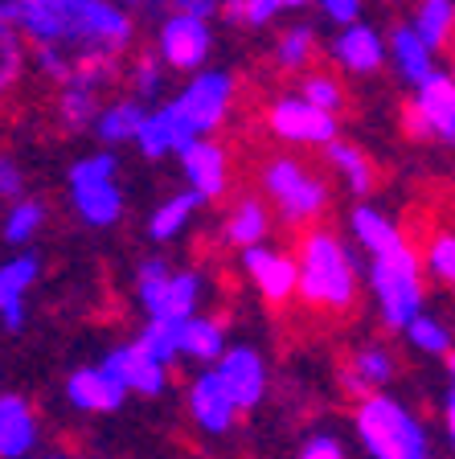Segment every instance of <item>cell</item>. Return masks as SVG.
Listing matches in <instances>:
<instances>
[{
	"label": "cell",
	"instance_id": "6da1fadb",
	"mask_svg": "<svg viewBox=\"0 0 455 459\" xmlns=\"http://www.w3.org/2000/svg\"><path fill=\"white\" fill-rule=\"evenodd\" d=\"M0 25H17L46 82L124 74L136 46V17L119 0H0Z\"/></svg>",
	"mask_w": 455,
	"mask_h": 459
},
{
	"label": "cell",
	"instance_id": "7a4b0ae2",
	"mask_svg": "<svg viewBox=\"0 0 455 459\" xmlns=\"http://www.w3.org/2000/svg\"><path fill=\"white\" fill-rule=\"evenodd\" d=\"M295 263H300V299L312 312L341 316L357 304L361 296V275L353 263V250L345 238L328 226H312L300 234L295 247Z\"/></svg>",
	"mask_w": 455,
	"mask_h": 459
},
{
	"label": "cell",
	"instance_id": "3957f363",
	"mask_svg": "<svg viewBox=\"0 0 455 459\" xmlns=\"http://www.w3.org/2000/svg\"><path fill=\"white\" fill-rule=\"evenodd\" d=\"M353 430L370 459H435L423 419L394 394L353 402Z\"/></svg>",
	"mask_w": 455,
	"mask_h": 459
},
{
	"label": "cell",
	"instance_id": "277c9868",
	"mask_svg": "<svg viewBox=\"0 0 455 459\" xmlns=\"http://www.w3.org/2000/svg\"><path fill=\"white\" fill-rule=\"evenodd\" d=\"M370 291L373 304H378V320L389 328V333H407L423 316V304H427V267H423V255L415 247H402L394 255L370 258Z\"/></svg>",
	"mask_w": 455,
	"mask_h": 459
},
{
	"label": "cell",
	"instance_id": "5b68a950",
	"mask_svg": "<svg viewBox=\"0 0 455 459\" xmlns=\"http://www.w3.org/2000/svg\"><path fill=\"white\" fill-rule=\"evenodd\" d=\"M258 185H263L267 205L287 221V226H308L320 221V213L328 210V181L312 164L295 152H276L267 156L263 172H258Z\"/></svg>",
	"mask_w": 455,
	"mask_h": 459
},
{
	"label": "cell",
	"instance_id": "8992f818",
	"mask_svg": "<svg viewBox=\"0 0 455 459\" xmlns=\"http://www.w3.org/2000/svg\"><path fill=\"white\" fill-rule=\"evenodd\" d=\"M70 185V205H74L78 221L91 230H111L124 218V189H119V160L115 152H91L78 156L66 172Z\"/></svg>",
	"mask_w": 455,
	"mask_h": 459
},
{
	"label": "cell",
	"instance_id": "52a82bcc",
	"mask_svg": "<svg viewBox=\"0 0 455 459\" xmlns=\"http://www.w3.org/2000/svg\"><path fill=\"white\" fill-rule=\"evenodd\" d=\"M234 99H238V82L230 70H201L169 99V107L189 140H214V132L226 127Z\"/></svg>",
	"mask_w": 455,
	"mask_h": 459
},
{
	"label": "cell",
	"instance_id": "ba28073f",
	"mask_svg": "<svg viewBox=\"0 0 455 459\" xmlns=\"http://www.w3.org/2000/svg\"><path fill=\"white\" fill-rule=\"evenodd\" d=\"M263 127L271 140L287 143V148H320V152H328L332 143L341 140V119L312 107L308 99L295 95V91L292 95H276L267 103Z\"/></svg>",
	"mask_w": 455,
	"mask_h": 459
},
{
	"label": "cell",
	"instance_id": "9c48e42d",
	"mask_svg": "<svg viewBox=\"0 0 455 459\" xmlns=\"http://www.w3.org/2000/svg\"><path fill=\"white\" fill-rule=\"evenodd\" d=\"M402 127H407L410 140L455 148V78H451V70H439L431 82L410 91L407 107H402Z\"/></svg>",
	"mask_w": 455,
	"mask_h": 459
},
{
	"label": "cell",
	"instance_id": "30bf717a",
	"mask_svg": "<svg viewBox=\"0 0 455 459\" xmlns=\"http://www.w3.org/2000/svg\"><path fill=\"white\" fill-rule=\"evenodd\" d=\"M152 49L161 54V62L177 74H201L214 54V29L206 17H193V13H169V17L156 25V41Z\"/></svg>",
	"mask_w": 455,
	"mask_h": 459
},
{
	"label": "cell",
	"instance_id": "8fae6325",
	"mask_svg": "<svg viewBox=\"0 0 455 459\" xmlns=\"http://www.w3.org/2000/svg\"><path fill=\"white\" fill-rule=\"evenodd\" d=\"M238 263H242L247 279L255 283V291L267 299V304L284 307V304H292V299H300V263H295V255L276 250L267 242V247L242 250Z\"/></svg>",
	"mask_w": 455,
	"mask_h": 459
},
{
	"label": "cell",
	"instance_id": "7c38bea8",
	"mask_svg": "<svg viewBox=\"0 0 455 459\" xmlns=\"http://www.w3.org/2000/svg\"><path fill=\"white\" fill-rule=\"evenodd\" d=\"M124 74H86V78H70V82L54 86V115L57 124L66 127L70 135L78 132H95L99 115L107 107V91L119 82Z\"/></svg>",
	"mask_w": 455,
	"mask_h": 459
},
{
	"label": "cell",
	"instance_id": "4fadbf2b",
	"mask_svg": "<svg viewBox=\"0 0 455 459\" xmlns=\"http://www.w3.org/2000/svg\"><path fill=\"white\" fill-rule=\"evenodd\" d=\"M177 164L189 193L201 197V205H214V201H222L230 193V152L218 140H193L177 156Z\"/></svg>",
	"mask_w": 455,
	"mask_h": 459
},
{
	"label": "cell",
	"instance_id": "5bb4252c",
	"mask_svg": "<svg viewBox=\"0 0 455 459\" xmlns=\"http://www.w3.org/2000/svg\"><path fill=\"white\" fill-rule=\"evenodd\" d=\"M398 377V357L394 349L381 341H365L357 344L349 357L341 361V385L353 398H373V394H386V385Z\"/></svg>",
	"mask_w": 455,
	"mask_h": 459
},
{
	"label": "cell",
	"instance_id": "9a60e30c",
	"mask_svg": "<svg viewBox=\"0 0 455 459\" xmlns=\"http://www.w3.org/2000/svg\"><path fill=\"white\" fill-rule=\"evenodd\" d=\"M185 411H189V419L197 422V430H206V435H226V430H234L238 414H242L214 369H201L189 382V390H185Z\"/></svg>",
	"mask_w": 455,
	"mask_h": 459
},
{
	"label": "cell",
	"instance_id": "2e32d148",
	"mask_svg": "<svg viewBox=\"0 0 455 459\" xmlns=\"http://www.w3.org/2000/svg\"><path fill=\"white\" fill-rule=\"evenodd\" d=\"M332 62H337V70H345V74H353V78H370V74H378V70H386L389 46L370 21H357V25L337 29V38H332Z\"/></svg>",
	"mask_w": 455,
	"mask_h": 459
},
{
	"label": "cell",
	"instance_id": "e0dca14e",
	"mask_svg": "<svg viewBox=\"0 0 455 459\" xmlns=\"http://www.w3.org/2000/svg\"><path fill=\"white\" fill-rule=\"evenodd\" d=\"M41 279V255L38 250H13L4 263H0V320H4V333H21L25 328V299L33 291V283Z\"/></svg>",
	"mask_w": 455,
	"mask_h": 459
},
{
	"label": "cell",
	"instance_id": "ac0fdd59",
	"mask_svg": "<svg viewBox=\"0 0 455 459\" xmlns=\"http://www.w3.org/2000/svg\"><path fill=\"white\" fill-rule=\"evenodd\" d=\"M214 373L222 377V385L230 390V398L238 402V411L247 414L267 398V361L255 344H230V353L214 365Z\"/></svg>",
	"mask_w": 455,
	"mask_h": 459
},
{
	"label": "cell",
	"instance_id": "d6986e66",
	"mask_svg": "<svg viewBox=\"0 0 455 459\" xmlns=\"http://www.w3.org/2000/svg\"><path fill=\"white\" fill-rule=\"evenodd\" d=\"M103 365L127 385V394H140V398H161V394L169 390V365L156 361V357H152L140 341L115 344L111 353L103 357Z\"/></svg>",
	"mask_w": 455,
	"mask_h": 459
},
{
	"label": "cell",
	"instance_id": "ffe728a7",
	"mask_svg": "<svg viewBox=\"0 0 455 459\" xmlns=\"http://www.w3.org/2000/svg\"><path fill=\"white\" fill-rule=\"evenodd\" d=\"M124 398H127V385L103 361L83 365V369H74L66 377V402L83 414H115L124 406Z\"/></svg>",
	"mask_w": 455,
	"mask_h": 459
},
{
	"label": "cell",
	"instance_id": "44dd1931",
	"mask_svg": "<svg viewBox=\"0 0 455 459\" xmlns=\"http://www.w3.org/2000/svg\"><path fill=\"white\" fill-rule=\"evenodd\" d=\"M386 46H389V66H394V74H398L410 91H418L423 82H431V78L439 74V66H435L439 54L418 38V29L410 25V21H398V25L389 29Z\"/></svg>",
	"mask_w": 455,
	"mask_h": 459
},
{
	"label": "cell",
	"instance_id": "7402d4cb",
	"mask_svg": "<svg viewBox=\"0 0 455 459\" xmlns=\"http://www.w3.org/2000/svg\"><path fill=\"white\" fill-rule=\"evenodd\" d=\"M271 221H276V210L267 205V197L247 193V197H238L226 210V218H222V238H226L238 255H242V250H255V247H267Z\"/></svg>",
	"mask_w": 455,
	"mask_h": 459
},
{
	"label": "cell",
	"instance_id": "603a6c76",
	"mask_svg": "<svg viewBox=\"0 0 455 459\" xmlns=\"http://www.w3.org/2000/svg\"><path fill=\"white\" fill-rule=\"evenodd\" d=\"M349 234L361 250L370 258H381V255H394V250L407 247V234L386 210L370 205V201H357L349 210Z\"/></svg>",
	"mask_w": 455,
	"mask_h": 459
},
{
	"label": "cell",
	"instance_id": "cb8c5ba5",
	"mask_svg": "<svg viewBox=\"0 0 455 459\" xmlns=\"http://www.w3.org/2000/svg\"><path fill=\"white\" fill-rule=\"evenodd\" d=\"M38 447V414L25 394H0V459H25Z\"/></svg>",
	"mask_w": 455,
	"mask_h": 459
},
{
	"label": "cell",
	"instance_id": "d4e9b609",
	"mask_svg": "<svg viewBox=\"0 0 455 459\" xmlns=\"http://www.w3.org/2000/svg\"><path fill=\"white\" fill-rule=\"evenodd\" d=\"M324 160H328V169L341 177L345 193H353L357 201H365L373 189H378V164H373V156L361 148V143L353 140H337L324 152Z\"/></svg>",
	"mask_w": 455,
	"mask_h": 459
},
{
	"label": "cell",
	"instance_id": "484cf974",
	"mask_svg": "<svg viewBox=\"0 0 455 459\" xmlns=\"http://www.w3.org/2000/svg\"><path fill=\"white\" fill-rule=\"evenodd\" d=\"M189 135H185V127H180V119L172 115L169 103H156L148 111V124H144L140 140H136V148H140L144 160H169V156H180L185 148H189Z\"/></svg>",
	"mask_w": 455,
	"mask_h": 459
},
{
	"label": "cell",
	"instance_id": "4316f807",
	"mask_svg": "<svg viewBox=\"0 0 455 459\" xmlns=\"http://www.w3.org/2000/svg\"><path fill=\"white\" fill-rule=\"evenodd\" d=\"M148 111L152 107H144L140 99L132 95H119L111 99V103L103 107V115H99V124H95V140L103 143V148H119V143H136L144 132V124H148Z\"/></svg>",
	"mask_w": 455,
	"mask_h": 459
},
{
	"label": "cell",
	"instance_id": "83f0119b",
	"mask_svg": "<svg viewBox=\"0 0 455 459\" xmlns=\"http://www.w3.org/2000/svg\"><path fill=\"white\" fill-rule=\"evenodd\" d=\"M201 296H206V275L193 267L185 271H172L169 287H164L161 304L152 307L148 320H172V325H185V320H193V316H201Z\"/></svg>",
	"mask_w": 455,
	"mask_h": 459
},
{
	"label": "cell",
	"instance_id": "f1b7e54d",
	"mask_svg": "<svg viewBox=\"0 0 455 459\" xmlns=\"http://www.w3.org/2000/svg\"><path fill=\"white\" fill-rule=\"evenodd\" d=\"M316 54H320V38H316L312 25H303V21H295V25L279 29L276 33V46H271V62H276V70H284V74H308V70H316Z\"/></svg>",
	"mask_w": 455,
	"mask_h": 459
},
{
	"label": "cell",
	"instance_id": "f546056e",
	"mask_svg": "<svg viewBox=\"0 0 455 459\" xmlns=\"http://www.w3.org/2000/svg\"><path fill=\"white\" fill-rule=\"evenodd\" d=\"M226 353H230V344H226V325L222 320H214V316L185 320V328H180V357L185 361H197L214 369Z\"/></svg>",
	"mask_w": 455,
	"mask_h": 459
},
{
	"label": "cell",
	"instance_id": "4dcf8cb0",
	"mask_svg": "<svg viewBox=\"0 0 455 459\" xmlns=\"http://www.w3.org/2000/svg\"><path fill=\"white\" fill-rule=\"evenodd\" d=\"M410 25L418 29V38L427 41L435 54H451L455 49V0H415L410 9Z\"/></svg>",
	"mask_w": 455,
	"mask_h": 459
},
{
	"label": "cell",
	"instance_id": "1f68e13d",
	"mask_svg": "<svg viewBox=\"0 0 455 459\" xmlns=\"http://www.w3.org/2000/svg\"><path fill=\"white\" fill-rule=\"evenodd\" d=\"M201 210V197L197 193H172V197H164L156 210L148 213V238L152 242H177L185 230H189L193 213Z\"/></svg>",
	"mask_w": 455,
	"mask_h": 459
},
{
	"label": "cell",
	"instance_id": "d6a6232c",
	"mask_svg": "<svg viewBox=\"0 0 455 459\" xmlns=\"http://www.w3.org/2000/svg\"><path fill=\"white\" fill-rule=\"evenodd\" d=\"M49 221V205L38 197H21L17 205L4 210V226H0V238L13 250H29V242L41 234V226Z\"/></svg>",
	"mask_w": 455,
	"mask_h": 459
},
{
	"label": "cell",
	"instance_id": "836d02e7",
	"mask_svg": "<svg viewBox=\"0 0 455 459\" xmlns=\"http://www.w3.org/2000/svg\"><path fill=\"white\" fill-rule=\"evenodd\" d=\"M164 74H169V66L161 62V54L156 49H136L132 57H127V70H124V82H127V95L132 99H156L164 95Z\"/></svg>",
	"mask_w": 455,
	"mask_h": 459
},
{
	"label": "cell",
	"instance_id": "e575fe53",
	"mask_svg": "<svg viewBox=\"0 0 455 459\" xmlns=\"http://www.w3.org/2000/svg\"><path fill=\"white\" fill-rule=\"evenodd\" d=\"M402 336H407V344L415 349L418 357H443V361H447V357L455 353V333L443 325V320H439V316H431V312L418 316V320Z\"/></svg>",
	"mask_w": 455,
	"mask_h": 459
},
{
	"label": "cell",
	"instance_id": "d590c367",
	"mask_svg": "<svg viewBox=\"0 0 455 459\" xmlns=\"http://www.w3.org/2000/svg\"><path fill=\"white\" fill-rule=\"evenodd\" d=\"M295 95L308 99L312 107H320V111H328V115H341V107H345V82L332 74V70L316 66V70H308V74L300 78Z\"/></svg>",
	"mask_w": 455,
	"mask_h": 459
},
{
	"label": "cell",
	"instance_id": "8d00e7d4",
	"mask_svg": "<svg viewBox=\"0 0 455 459\" xmlns=\"http://www.w3.org/2000/svg\"><path fill=\"white\" fill-rule=\"evenodd\" d=\"M423 267H427V275L435 279V283L443 287H455V230H435V234H427V242H423Z\"/></svg>",
	"mask_w": 455,
	"mask_h": 459
},
{
	"label": "cell",
	"instance_id": "74e56055",
	"mask_svg": "<svg viewBox=\"0 0 455 459\" xmlns=\"http://www.w3.org/2000/svg\"><path fill=\"white\" fill-rule=\"evenodd\" d=\"M29 62H33V57H29V41L21 38V29L0 25V86H4V95L17 91V82H21Z\"/></svg>",
	"mask_w": 455,
	"mask_h": 459
},
{
	"label": "cell",
	"instance_id": "f35d334b",
	"mask_svg": "<svg viewBox=\"0 0 455 459\" xmlns=\"http://www.w3.org/2000/svg\"><path fill=\"white\" fill-rule=\"evenodd\" d=\"M180 328H185V325H172V320H148V325L140 328V336H136V341H140L161 365H169V369H172V365L180 361Z\"/></svg>",
	"mask_w": 455,
	"mask_h": 459
},
{
	"label": "cell",
	"instance_id": "ab89813d",
	"mask_svg": "<svg viewBox=\"0 0 455 459\" xmlns=\"http://www.w3.org/2000/svg\"><path fill=\"white\" fill-rule=\"evenodd\" d=\"M169 279H172V267L164 258H144L140 267H136V299H140L144 316H152V307L161 304Z\"/></svg>",
	"mask_w": 455,
	"mask_h": 459
},
{
	"label": "cell",
	"instance_id": "60d3db41",
	"mask_svg": "<svg viewBox=\"0 0 455 459\" xmlns=\"http://www.w3.org/2000/svg\"><path fill=\"white\" fill-rule=\"evenodd\" d=\"M300 459H349V455H345V443L337 439V435L316 430V435H308V439H303Z\"/></svg>",
	"mask_w": 455,
	"mask_h": 459
},
{
	"label": "cell",
	"instance_id": "b9f144b4",
	"mask_svg": "<svg viewBox=\"0 0 455 459\" xmlns=\"http://www.w3.org/2000/svg\"><path fill=\"white\" fill-rule=\"evenodd\" d=\"M324 13V21H332L337 29L345 25H357L361 21V9H365V0H316Z\"/></svg>",
	"mask_w": 455,
	"mask_h": 459
},
{
	"label": "cell",
	"instance_id": "7bdbcfd3",
	"mask_svg": "<svg viewBox=\"0 0 455 459\" xmlns=\"http://www.w3.org/2000/svg\"><path fill=\"white\" fill-rule=\"evenodd\" d=\"M0 197L9 201V205H17V201L25 197V177H21V164L13 160L9 152L0 156Z\"/></svg>",
	"mask_w": 455,
	"mask_h": 459
},
{
	"label": "cell",
	"instance_id": "ee69618b",
	"mask_svg": "<svg viewBox=\"0 0 455 459\" xmlns=\"http://www.w3.org/2000/svg\"><path fill=\"white\" fill-rule=\"evenodd\" d=\"M284 13V4L279 0H247V25L242 29H267L271 21Z\"/></svg>",
	"mask_w": 455,
	"mask_h": 459
},
{
	"label": "cell",
	"instance_id": "f6af8a7d",
	"mask_svg": "<svg viewBox=\"0 0 455 459\" xmlns=\"http://www.w3.org/2000/svg\"><path fill=\"white\" fill-rule=\"evenodd\" d=\"M119 4H124L136 21H156V25H161V21L172 13L169 0H119Z\"/></svg>",
	"mask_w": 455,
	"mask_h": 459
},
{
	"label": "cell",
	"instance_id": "bcb514c9",
	"mask_svg": "<svg viewBox=\"0 0 455 459\" xmlns=\"http://www.w3.org/2000/svg\"><path fill=\"white\" fill-rule=\"evenodd\" d=\"M172 13H193V17H218L222 13V0H169Z\"/></svg>",
	"mask_w": 455,
	"mask_h": 459
},
{
	"label": "cell",
	"instance_id": "7dc6e473",
	"mask_svg": "<svg viewBox=\"0 0 455 459\" xmlns=\"http://www.w3.org/2000/svg\"><path fill=\"white\" fill-rule=\"evenodd\" d=\"M222 21L226 25H247V0H222Z\"/></svg>",
	"mask_w": 455,
	"mask_h": 459
},
{
	"label": "cell",
	"instance_id": "c3c4849f",
	"mask_svg": "<svg viewBox=\"0 0 455 459\" xmlns=\"http://www.w3.org/2000/svg\"><path fill=\"white\" fill-rule=\"evenodd\" d=\"M443 435H447L451 455H455V402H443Z\"/></svg>",
	"mask_w": 455,
	"mask_h": 459
},
{
	"label": "cell",
	"instance_id": "681fc988",
	"mask_svg": "<svg viewBox=\"0 0 455 459\" xmlns=\"http://www.w3.org/2000/svg\"><path fill=\"white\" fill-rule=\"evenodd\" d=\"M443 402H455V353L447 357V398Z\"/></svg>",
	"mask_w": 455,
	"mask_h": 459
},
{
	"label": "cell",
	"instance_id": "f907efd6",
	"mask_svg": "<svg viewBox=\"0 0 455 459\" xmlns=\"http://www.w3.org/2000/svg\"><path fill=\"white\" fill-rule=\"evenodd\" d=\"M284 4V13H300V9H308V4H316V0H279Z\"/></svg>",
	"mask_w": 455,
	"mask_h": 459
},
{
	"label": "cell",
	"instance_id": "816d5d0a",
	"mask_svg": "<svg viewBox=\"0 0 455 459\" xmlns=\"http://www.w3.org/2000/svg\"><path fill=\"white\" fill-rule=\"evenodd\" d=\"M41 459H70V455H62V451H54V455H41Z\"/></svg>",
	"mask_w": 455,
	"mask_h": 459
},
{
	"label": "cell",
	"instance_id": "f5cc1de1",
	"mask_svg": "<svg viewBox=\"0 0 455 459\" xmlns=\"http://www.w3.org/2000/svg\"><path fill=\"white\" fill-rule=\"evenodd\" d=\"M451 78H455V49H451Z\"/></svg>",
	"mask_w": 455,
	"mask_h": 459
}]
</instances>
